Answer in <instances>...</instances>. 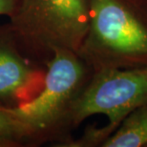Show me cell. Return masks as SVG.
<instances>
[{"mask_svg":"<svg viewBox=\"0 0 147 147\" xmlns=\"http://www.w3.org/2000/svg\"><path fill=\"white\" fill-rule=\"evenodd\" d=\"M89 28L78 53L100 67L147 59V28L119 0H88Z\"/></svg>","mask_w":147,"mask_h":147,"instance_id":"cell-1","label":"cell"},{"mask_svg":"<svg viewBox=\"0 0 147 147\" xmlns=\"http://www.w3.org/2000/svg\"><path fill=\"white\" fill-rule=\"evenodd\" d=\"M13 29L34 47L78 53L89 28L88 0H17Z\"/></svg>","mask_w":147,"mask_h":147,"instance_id":"cell-2","label":"cell"},{"mask_svg":"<svg viewBox=\"0 0 147 147\" xmlns=\"http://www.w3.org/2000/svg\"><path fill=\"white\" fill-rule=\"evenodd\" d=\"M143 105H147V66L100 67L74 98L69 113L76 124L94 115H104L109 123L100 131L107 139L131 112Z\"/></svg>","mask_w":147,"mask_h":147,"instance_id":"cell-3","label":"cell"},{"mask_svg":"<svg viewBox=\"0 0 147 147\" xmlns=\"http://www.w3.org/2000/svg\"><path fill=\"white\" fill-rule=\"evenodd\" d=\"M84 76L85 68L78 53L55 50L38 95L17 106L7 107L9 113L27 126L33 135L45 131L69 112Z\"/></svg>","mask_w":147,"mask_h":147,"instance_id":"cell-4","label":"cell"},{"mask_svg":"<svg viewBox=\"0 0 147 147\" xmlns=\"http://www.w3.org/2000/svg\"><path fill=\"white\" fill-rule=\"evenodd\" d=\"M36 71L7 36L0 34V99L11 100L31 86Z\"/></svg>","mask_w":147,"mask_h":147,"instance_id":"cell-5","label":"cell"},{"mask_svg":"<svg viewBox=\"0 0 147 147\" xmlns=\"http://www.w3.org/2000/svg\"><path fill=\"white\" fill-rule=\"evenodd\" d=\"M104 147L147 146V105L131 112L114 134L102 142Z\"/></svg>","mask_w":147,"mask_h":147,"instance_id":"cell-6","label":"cell"},{"mask_svg":"<svg viewBox=\"0 0 147 147\" xmlns=\"http://www.w3.org/2000/svg\"><path fill=\"white\" fill-rule=\"evenodd\" d=\"M33 133L27 126L19 122L9 113L7 106L0 103V146L16 143Z\"/></svg>","mask_w":147,"mask_h":147,"instance_id":"cell-7","label":"cell"},{"mask_svg":"<svg viewBox=\"0 0 147 147\" xmlns=\"http://www.w3.org/2000/svg\"><path fill=\"white\" fill-rule=\"evenodd\" d=\"M17 0H0V16H10L16 9Z\"/></svg>","mask_w":147,"mask_h":147,"instance_id":"cell-8","label":"cell"}]
</instances>
